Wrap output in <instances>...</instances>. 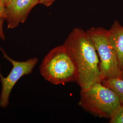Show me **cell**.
Masks as SVG:
<instances>
[{"label":"cell","instance_id":"12","mask_svg":"<svg viewBox=\"0 0 123 123\" xmlns=\"http://www.w3.org/2000/svg\"><path fill=\"white\" fill-rule=\"evenodd\" d=\"M56 0H39V4L43 5L46 6H49L53 3Z\"/></svg>","mask_w":123,"mask_h":123},{"label":"cell","instance_id":"2","mask_svg":"<svg viewBox=\"0 0 123 123\" xmlns=\"http://www.w3.org/2000/svg\"><path fill=\"white\" fill-rule=\"evenodd\" d=\"M39 71L44 79L54 85L77 82L79 78L74 60L64 44L55 47L47 54Z\"/></svg>","mask_w":123,"mask_h":123},{"label":"cell","instance_id":"4","mask_svg":"<svg viewBox=\"0 0 123 123\" xmlns=\"http://www.w3.org/2000/svg\"><path fill=\"white\" fill-rule=\"evenodd\" d=\"M86 32L97 50L102 81L110 79H123L122 71L111 43L109 30L103 27H92Z\"/></svg>","mask_w":123,"mask_h":123},{"label":"cell","instance_id":"7","mask_svg":"<svg viewBox=\"0 0 123 123\" xmlns=\"http://www.w3.org/2000/svg\"><path fill=\"white\" fill-rule=\"evenodd\" d=\"M109 38L122 71L123 70V26L116 20L109 30Z\"/></svg>","mask_w":123,"mask_h":123},{"label":"cell","instance_id":"9","mask_svg":"<svg viewBox=\"0 0 123 123\" xmlns=\"http://www.w3.org/2000/svg\"><path fill=\"white\" fill-rule=\"evenodd\" d=\"M110 119V123H123V105Z\"/></svg>","mask_w":123,"mask_h":123},{"label":"cell","instance_id":"3","mask_svg":"<svg viewBox=\"0 0 123 123\" xmlns=\"http://www.w3.org/2000/svg\"><path fill=\"white\" fill-rule=\"evenodd\" d=\"M79 105L91 114L110 119L121 104L116 92L102 82H97L88 88L81 89Z\"/></svg>","mask_w":123,"mask_h":123},{"label":"cell","instance_id":"14","mask_svg":"<svg viewBox=\"0 0 123 123\" xmlns=\"http://www.w3.org/2000/svg\"><path fill=\"white\" fill-rule=\"evenodd\" d=\"M122 73H123V70L122 71Z\"/></svg>","mask_w":123,"mask_h":123},{"label":"cell","instance_id":"5","mask_svg":"<svg viewBox=\"0 0 123 123\" xmlns=\"http://www.w3.org/2000/svg\"><path fill=\"white\" fill-rule=\"evenodd\" d=\"M0 50L5 58L8 60L12 65V69L7 77H3L0 72L1 83L0 107L5 108L9 105V97L15 85L23 76L32 73L38 62V59L36 57H33L25 61H17L9 57L3 49L0 48Z\"/></svg>","mask_w":123,"mask_h":123},{"label":"cell","instance_id":"13","mask_svg":"<svg viewBox=\"0 0 123 123\" xmlns=\"http://www.w3.org/2000/svg\"><path fill=\"white\" fill-rule=\"evenodd\" d=\"M3 0L4 1V4L5 5V6H7L9 4L12 0Z\"/></svg>","mask_w":123,"mask_h":123},{"label":"cell","instance_id":"11","mask_svg":"<svg viewBox=\"0 0 123 123\" xmlns=\"http://www.w3.org/2000/svg\"><path fill=\"white\" fill-rule=\"evenodd\" d=\"M5 5L3 0H0V16L4 18L5 19Z\"/></svg>","mask_w":123,"mask_h":123},{"label":"cell","instance_id":"1","mask_svg":"<svg viewBox=\"0 0 123 123\" xmlns=\"http://www.w3.org/2000/svg\"><path fill=\"white\" fill-rule=\"evenodd\" d=\"M63 44L74 60L79 73L77 83L81 89L102 82L99 57L86 31L79 28L74 29Z\"/></svg>","mask_w":123,"mask_h":123},{"label":"cell","instance_id":"10","mask_svg":"<svg viewBox=\"0 0 123 123\" xmlns=\"http://www.w3.org/2000/svg\"><path fill=\"white\" fill-rule=\"evenodd\" d=\"M5 20V19L4 18L0 16V38L3 40H4L5 39V36L3 28V23Z\"/></svg>","mask_w":123,"mask_h":123},{"label":"cell","instance_id":"8","mask_svg":"<svg viewBox=\"0 0 123 123\" xmlns=\"http://www.w3.org/2000/svg\"><path fill=\"white\" fill-rule=\"evenodd\" d=\"M102 83L116 92L119 96L121 105H123V79H106L102 81Z\"/></svg>","mask_w":123,"mask_h":123},{"label":"cell","instance_id":"6","mask_svg":"<svg viewBox=\"0 0 123 123\" xmlns=\"http://www.w3.org/2000/svg\"><path fill=\"white\" fill-rule=\"evenodd\" d=\"M38 4L39 0H12L5 6L7 27L13 29L25 22L31 9Z\"/></svg>","mask_w":123,"mask_h":123}]
</instances>
